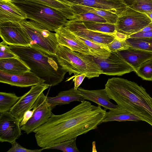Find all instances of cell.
<instances>
[{
    "label": "cell",
    "mask_w": 152,
    "mask_h": 152,
    "mask_svg": "<svg viewBox=\"0 0 152 152\" xmlns=\"http://www.w3.org/2000/svg\"><path fill=\"white\" fill-rule=\"evenodd\" d=\"M106 112L100 105L84 100L64 113L52 114L46 122L33 131L37 144L44 148L76 138L96 129Z\"/></svg>",
    "instance_id": "1"
},
{
    "label": "cell",
    "mask_w": 152,
    "mask_h": 152,
    "mask_svg": "<svg viewBox=\"0 0 152 152\" xmlns=\"http://www.w3.org/2000/svg\"><path fill=\"white\" fill-rule=\"evenodd\" d=\"M106 91L118 108L129 112L152 126V97L141 86L120 77L109 79Z\"/></svg>",
    "instance_id": "2"
},
{
    "label": "cell",
    "mask_w": 152,
    "mask_h": 152,
    "mask_svg": "<svg viewBox=\"0 0 152 152\" xmlns=\"http://www.w3.org/2000/svg\"><path fill=\"white\" fill-rule=\"evenodd\" d=\"M9 46L31 72L45 81L44 83L53 86L63 80L67 72L60 65L56 54L31 47Z\"/></svg>",
    "instance_id": "3"
},
{
    "label": "cell",
    "mask_w": 152,
    "mask_h": 152,
    "mask_svg": "<svg viewBox=\"0 0 152 152\" xmlns=\"http://www.w3.org/2000/svg\"><path fill=\"white\" fill-rule=\"evenodd\" d=\"M26 15L51 31L64 26L69 20L62 13L45 5L30 0H12Z\"/></svg>",
    "instance_id": "4"
},
{
    "label": "cell",
    "mask_w": 152,
    "mask_h": 152,
    "mask_svg": "<svg viewBox=\"0 0 152 152\" xmlns=\"http://www.w3.org/2000/svg\"><path fill=\"white\" fill-rule=\"evenodd\" d=\"M56 55L60 65L69 75L86 73V77L90 79L98 77L102 74L91 55L72 50L59 44L57 47Z\"/></svg>",
    "instance_id": "5"
},
{
    "label": "cell",
    "mask_w": 152,
    "mask_h": 152,
    "mask_svg": "<svg viewBox=\"0 0 152 152\" xmlns=\"http://www.w3.org/2000/svg\"><path fill=\"white\" fill-rule=\"evenodd\" d=\"M24 20L20 23L30 41V47L56 54L59 44L55 33L31 20Z\"/></svg>",
    "instance_id": "6"
},
{
    "label": "cell",
    "mask_w": 152,
    "mask_h": 152,
    "mask_svg": "<svg viewBox=\"0 0 152 152\" xmlns=\"http://www.w3.org/2000/svg\"><path fill=\"white\" fill-rule=\"evenodd\" d=\"M152 22L145 13L135 10L129 7L118 17L115 24L117 32L127 37L137 33Z\"/></svg>",
    "instance_id": "7"
},
{
    "label": "cell",
    "mask_w": 152,
    "mask_h": 152,
    "mask_svg": "<svg viewBox=\"0 0 152 152\" xmlns=\"http://www.w3.org/2000/svg\"><path fill=\"white\" fill-rule=\"evenodd\" d=\"M47 97L43 92L42 93L33 106L32 115L25 124L21 127V130L27 134L33 132L46 122L52 114L53 108L47 102Z\"/></svg>",
    "instance_id": "8"
},
{
    "label": "cell",
    "mask_w": 152,
    "mask_h": 152,
    "mask_svg": "<svg viewBox=\"0 0 152 152\" xmlns=\"http://www.w3.org/2000/svg\"><path fill=\"white\" fill-rule=\"evenodd\" d=\"M96 64L99 67L102 74L108 75L122 76L134 71L133 68L117 53L111 52L106 58L93 56Z\"/></svg>",
    "instance_id": "9"
},
{
    "label": "cell",
    "mask_w": 152,
    "mask_h": 152,
    "mask_svg": "<svg viewBox=\"0 0 152 152\" xmlns=\"http://www.w3.org/2000/svg\"><path fill=\"white\" fill-rule=\"evenodd\" d=\"M50 86L45 83L37 84L31 86L30 89L20 98L10 109L9 112L18 121H22L24 114L32 109L34 103L44 91Z\"/></svg>",
    "instance_id": "10"
},
{
    "label": "cell",
    "mask_w": 152,
    "mask_h": 152,
    "mask_svg": "<svg viewBox=\"0 0 152 152\" xmlns=\"http://www.w3.org/2000/svg\"><path fill=\"white\" fill-rule=\"evenodd\" d=\"M0 35L3 41L8 45L30 46V40L20 22L0 23Z\"/></svg>",
    "instance_id": "11"
},
{
    "label": "cell",
    "mask_w": 152,
    "mask_h": 152,
    "mask_svg": "<svg viewBox=\"0 0 152 152\" xmlns=\"http://www.w3.org/2000/svg\"><path fill=\"white\" fill-rule=\"evenodd\" d=\"M65 26L76 36L107 47L115 38V35L102 33L88 29L84 26L82 21L80 20H69Z\"/></svg>",
    "instance_id": "12"
},
{
    "label": "cell",
    "mask_w": 152,
    "mask_h": 152,
    "mask_svg": "<svg viewBox=\"0 0 152 152\" xmlns=\"http://www.w3.org/2000/svg\"><path fill=\"white\" fill-rule=\"evenodd\" d=\"M71 6L80 5L108 11L118 17L126 10L128 6L122 0H58Z\"/></svg>",
    "instance_id": "13"
},
{
    "label": "cell",
    "mask_w": 152,
    "mask_h": 152,
    "mask_svg": "<svg viewBox=\"0 0 152 152\" xmlns=\"http://www.w3.org/2000/svg\"><path fill=\"white\" fill-rule=\"evenodd\" d=\"M20 123L9 111L0 113V142L10 143L21 134Z\"/></svg>",
    "instance_id": "14"
},
{
    "label": "cell",
    "mask_w": 152,
    "mask_h": 152,
    "mask_svg": "<svg viewBox=\"0 0 152 152\" xmlns=\"http://www.w3.org/2000/svg\"><path fill=\"white\" fill-rule=\"evenodd\" d=\"M0 82L12 86L26 87L44 83L45 81L31 71L16 74L0 70Z\"/></svg>",
    "instance_id": "15"
},
{
    "label": "cell",
    "mask_w": 152,
    "mask_h": 152,
    "mask_svg": "<svg viewBox=\"0 0 152 152\" xmlns=\"http://www.w3.org/2000/svg\"><path fill=\"white\" fill-rule=\"evenodd\" d=\"M55 32L59 45L65 46L72 50L94 56L88 47L77 39L75 35L65 26L56 29Z\"/></svg>",
    "instance_id": "16"
},
{
    "label": "cell",
    "mask_w": 152,
    "mask_h": 152,
    "mask_svg": "<svg viewBox=\"0 0 152 152\" xmlns=\"http://www.w3.org/2000/svg\"><path fill=\"white\" fill-rule=\"evenodd\" d=\"M26 19V14L12 3V0H0V23L20 22Z\"/></svg>",
    "instance_id": "17"
},
{
    "label": "cell",
    "mask_w": 152,
    "mask_h": 152,
    "mask_svg": "<svg viewBox=\"0 0 152 152\" xmlns=\"http://www.w3.org/2000/svg\"><path fill=\"white\" fill-rule=\"evenodd\" d=\"M135 71L145 62L152 59V52L130 47L117 52Z\"/></svg>",
    "instance_id": "18"
},
{
    "label": "cell",
    "mask_w": 152,
    "mask_h": 152,
    "mask_svg": "<svg viewBox=\"0 0 152 152\" xmlns=\"http://www.w3.org/2000/svg\"><path fill=\"white\" fill-rule=\"evenodd\" d=\"M78 89L85 99L93 102L103 107L105 110L118 108L117 105L112 103L105 89L88 90L80 87Z\"/></svg>",
    "instance_id": "19"
},
{
    "label": "cell",
    "mask_w": 152,
    "mask_h": 152,
    "mask_svg": "<svg viewBox=\"0 0 152 152\" xmlns=\"http://www.w3.org/2000/svg\"><path fill=\"white\" fill-rule=\"evenodd\" d=\"M85 99L79 90H75L74 87L60 92L55 97H47V102L50 104L53 108L57 105L68 104L75 101L81 102Z\"/></svg>",
    "instance_id": "20"
},
{
    "label": "cell",
    "mask_w": 152,
    "mask_h": 152,
    "mask_svg": "<svg viewBox=\"0 0 152 152\" xmlns=\"http://www.w3.org/2000/svg\"><path fill=\"white\" fill-rule=\"evenodd\" d=\"M28 65L19 57L0 59V70L13 74H21L30 71Z\"/></svg>",
    "instance_id": "21"
},
{
    "label": "cell",
    "mask_w": 152,
    "mask_h": 152,
    "mask_svg": "<svg viewBox=\"0 0 152 152\" xmlns=\"http://www.w3.org/2000/svg\"><path fill=\"white\" fill-rule=\"evenodd\" d=\"M70 7L75 14L84 12L92 13L102 17L110 23L115 24L118 17L110 12L97 8L77 5H72Z\"/></svg>",
    "instance_id": "22"
},
{
    "label": "cell",
    "mask_w": 152,
    "mask_h": 152,
    "mask_svg": "<svg viewBox=\"0 0 152 152\" xmlns=\"http://www.w3.org/2000/svg\"><path fill=\"white\" fill-rule=\"evenodd\" d=\"M141 121L138 117L127 111L117 108L106 112L102 123L112 121Z\"/></svg>",
    "instance_id": "23"
},
{
    "label": "cell",
    "mask_w": 152,
    "mask_h": 152,
    "mask_svg": "<svg viewBox=\"0 0 152 152\" xmlns=\"http://www.w3.org/2000/svg\"><path fill=\"white\" fill-rule=\"evenodd\" d=\"M45 5L62 13L69 20L77 19L76 15L70 6L58 0H30Z\"/></svg>",
    "instance_id": "24"
},
{
    "label": "cell",
    "mask_w": 152,
    "mask_h": 152,
    "mask_svg": "<svg viewBox=\"0 0 152 152\" xmlns=\"http://www.w3.org/2000/svg\"><path fill=\"white\" fill-rule=\"evenodd\" d=\"M77 39L86 45L94 54V56L106 58L111 51L105 46L97 42L76 36Z\"/></svg>",
    "instance_id": "25"
},
{
    "label": "cell",
    "mask_w": 152,
    "mask_h": 152,
    "mask_svg": "<svg viewBox=\"0 0 152 152\" xmlns=\"http://www.w3.org/2000/svg\"><path fill=\"white\" fill-rule=\"evenodd\" d=\"M82 21V20H81ZM85 27L88 29L95 31L115 35L116 31L115 24L109 23L82 21Z\"/></svg>",
    "instance_id": "26"
},
{
    "label": "cell",
    "mask_w": 152,
    "mask_h": 152,
    "mask_svg": "<svg viewBox=\"0 0 152 152\" xmlns=\"http://www.w3.org/2000/svg\"><path fill=\"white\" fill-rule=\"evenodd\" d=\"M20 98L15 93L0 92V113L9 111Z\"/></svg>",
    "instance_id": "27"
},
{
    "label": "cell",
    "mask_w": 152,
    "mask_h": 152,
    "mask_svg": "<svg viewBox=\"0 0 152 152\" xmlns=\"http://www.w3.org/2000/svg\"><path fill=\"white\" fill-rule=\"evenodd\" d=\"M126 40L132 48L152 52V38L128 37Z\"/></svg>",
    "instance_id": "28"
},
{
    "label": "cell",
    "mask_w": 152,
    "mask_h": 152,
    "mask_svg": "<svg viewBox=\"0 0 152 152\" xmlns=\"http://www.w3.org/2000/svg\"><path fill=\"white\" fill-rule=\"evenodd\" d=\"M128 7L137 11L146 13L152 10V0H124Z\"/></svg>",
    "instance_id": "29"
},
{
    "label": "cell",
    "mask_w": 152,
    "mask_h": 152,
    "mask_svg": "<svg viewBox=\"0 0 152 152\" xmlns=\"http://www.w3.org/2000/svg\"><path fill=\"white\" fill-rule=\"evenodd\" d=\"M76 138H75L64 141L42 148L43 150L55 149L59 150L64 152H79L80 151L76 145Z\"/></svg>",
    "instance_id": "30"
},
{
    "label": "cell",
    "mask_w": 152,
    "mask_h": 152,
    "mask_svg": "<svg viewBox=\"0 0 152 152\" xmlns=\"http://www.w3.org/2000/svg\"><path fill=\"white\" fill-rule=\"evenodd\" d=\"M134 72L143 80L152 81V59L144 63Z\"/></svg>",
    "instance_id": "31"
},
{
    "label": "cell",
    "mask_w": 152,
    "mask_h": 152,
    "mask_svg": "<svg viewBox=\"0 0 152 152\" xmlns=\"http://www.w3.org/2000/svg\"><path fill=\"white\" fill-rule=\"evenodd\" d=\"M130 47H131V45L126 40H120L115 37L107 46L110 51L115 53L127 49Z\"/></svg>",
    "instance_id": "32"
},
{
    "label": "cell",
    "mask_w": 152,
    "mask_h": 152,
    "mask_svg": "<svg viewBox=\"0 0 152 152\" xmlns=\"http://www.w3.org/2000/svg\"><path fill=\"white\" fill-rule=\"evenodd\" d=\"M76 15L77 20L102 23H107L106 20L102 17L92 13L84 12Z\"/></svg>",
    "instance_id": "33"
},
{
    "label": "cell",
    "mask_w": 152,
    "mask_h": 152,
    "mask_svg": "<svg viewBox=\"0 0 152 152\" xmlns=\"http://www.w3.org/2000/svg\"><path fill=\"white\" fill-rule=\"evenodd\" d=\"M8 45L3 41L0 43V59L18 57L11 50Z\"/></svg>",
    "instance_id": "34"
},
{
    "label": "cell",
    "mask_w": 152,
    "mask_h": 152,
    "mask_svg": "<svg viewBox=\"0 0 152 152\" xmlns=\"http://www.w3.org/2000/svg\"><path fill=\"white\" fill-rule=\"evenodd\" d=\"M11 144L12 147L7 152H40L43 150L42 148L39 150L27 149L21 146L16 141Z\"/></svg>",
    "instance_id": "35"
},
{
    "label": "cell",
    "mask_w": 152,
    "mask_h": 152,
    "mask_svg": "<svg viewBox=\"0 0 152 152\" xmlns=\"http://www.w3.org/2000/svg\"><path fill=\"white\" fill-rule=\"evenodd\" d=\"M86 74L84 73L75 75L74 78L73 79L74 82V88L76 90L78 89L79 86L81 84L84 79L86 77Z\"/></svg>",
    "instance_id": "36"
},
{
    "label": "cell",
    "mask_w": 152,
    "mask_h": 152,
    "mask_svg": "<svg viewBox=\"0 0 152 152\" xmlns=\"http://www.w3.org/2000/svg\"><path fill=\"white\" fill-rule=\"evenodd\" d=\"M128 37H146L152 38V30L145 32H138L129 36Z\"/></svg>",
    "instance_id": "37"
},
{
    "label": "cell",
    "mask_w": 152,
    "mask_h": 152,
    "mask_svg": "<svg viewBox=\"0 0 152 152\" xmlns=\"http://www.w3.org/2000/svg\"><path fill=\"white\" fill-rule=\"evenodd\" d=\"M34 112V110H30L26 111L24 115L23 118L20 123V126L21 127L25 124L31 117Z\"/></svg>",
    "instance_id": "38"
},
{
    "label": "cell",
    "mask_w": 152,
    "mask_h": 152,
    "mask_svg": "<svg viewBox=\"0 0 152 152\" xmlns=\"http://www.w3.org/2000/svg\"><path fill=\"white\" fill-rule=\"evenodd\" d=\"M152 30V22L143 28L138 32H143Z\"/></svg>",
    "instance_id": "39"
},
{
    "label": "cell",
    "mask_w": 152,
    "mask_h": 152,
    "mask_svg": "<svg viewBox=\"0 0 152 152\" xmlns=\"http://www.w3.org/2000/svg\"><path fill=\"white\" fill-rule=\"evenodd\" d=\"M152 21V10L145 13Z\"/></svg>",
    "instance_id": "40"
},
{
    "label": "cell",
    "mask_w": 152,
    "mask_h": 152,
    "mask_svg": "<svg viewBox=\"0 0 152 152\" xmlns=\"http://www.w3.org/2000/svg\"></svg>",
    "instance_id": "41"
}]
</instances>
